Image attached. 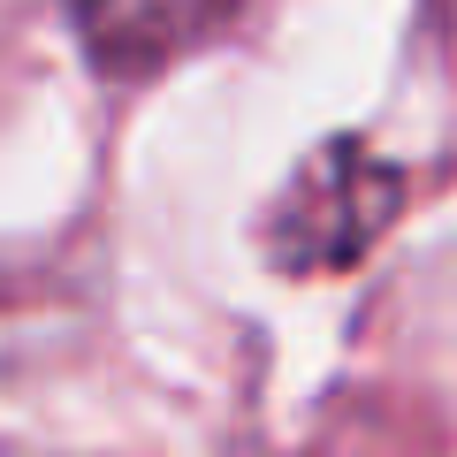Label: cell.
I'll use <instances>...</instances> for the list:
<instances>
[{
  "mask_svg": "<svg viewBox=\"0 0 457 457\" xmlns=\"http://www.w3.org/2000/svg\"><path fill=\"white\" fill-rule=\"evenodd\" d=\"M77 23L84 62L107 84H145L191 46H206L213 23L228 16V0H62Z\"/></svg>",
  "mask_w": 457,
  "mask_h": 457,
  "instance_id": "7a4b0ae2",
  "label": "cell"
},
{
  "mask_svg": "<svg viewBox=\"0 0 457 457\" xmlns=\"http://www.w3.org/2000/svg\"><path fill=\"white\" fill-rule=\"evenodd\" d=\"M396 206H404V168L381 161L366 137H328L275 191L260 245L282 275H343L381 245Z\"/></svg>",
  "mask_w": 457,
  "mask_h": 457,
  "instance_id": "6da1fadb",
  "label": "cell"
}]
</instances>
